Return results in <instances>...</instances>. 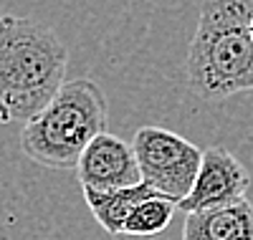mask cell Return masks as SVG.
I'll return each instance as SVG.
<instances>
[{"label":"cell","instance_id":"9","mask_svg":"<svg viewBox=\"0 0 253 240\" xmlns=\"http://www.w3.org/2000/svg\"><path fill=\"white\" fill-rule=\"evenodd\" d=\"M177 212V200L170 198H150L139 202L132 215L124 223V235H137V238H150V235H160L167 230V225L172 223V217Z\"/></svg>","mask_w":253,"mask_h":240},{"label":"cell","instance_id":"3","mask_svg":"<svg viewBox=\"0 0 253 240\" xmlns=\"http://www.w3.org/2000/svg\"><path fill=\"white\" fill-rule=\"evenodd\" d=\"M107 96L91 79H71L23 124L20 149L48 169H76L84 149L107 132Z\"/></svg>","mask_w":253,"mask_h":240},{"label":"cell","instance_id":"4","mask_svg":"<svg viewBox=\"0 0 253 240\" xmlns=\"http://www.w3.org/2000/svg\"><path fill=\"white\" fill-rule=\"evenodd\" d=\"M132 149L142 172V182L155 187L162 198L185 200L195 185L203 149L162 126L137 129Z\"/></svg>","mask_w":253,"mask_h":240},{"label":"cell","instance_id":"10","mask_svg":"<svg viewBox=\"0 0 253 240\" xmlns=\"http://www.w3.org/2000/svg\"><path fill=\"white\" fill-rule=\"evenodd\" d=\"M251 36H253V20H251Z\"/></svg>","mask_w":253,"mask_h":240},{"label":"cell","instance_id":"1","mask_svg":"<svg viewBox=\"0 0 253 240\" xmlns=\"http://www.w3.org/2000/svg\"><path fill=\"white\" fill-rule=\"evenodd\" d=\"M69 51L31 18L0 15V124L31 121L66 81Z\"/></svg>","mask_w":253,"mask_h":240},{"label":"cell","instance_id":"2","mask_svg":"<svg viewBox=\"0 0 253 240\" xmlns=\"http://www.w3.org/2000/svg\"><path fill=\"white\" fill-rule=\"evenodd\" d=\"M253 0H205L187 48V83L205 101L253 91Z\"/></svg>","mask_w":253,"mask_h":240},{"label":"cell","instance_id":"8","mask_svg":"<svg viewBox=\"0 0 253 240\" xmlns=\"http://www.w3.org/2000/svg\"><path fill=\"white\" fill-rule=\"evenodd\" d=\"M157 195L160 192L155 187L139 182L134 187H122V190H84V200H86L91 215L104 230L112 235H124V223L132 215V210L144 200L157 198Z\"/></svg>","mask_w":253,"mask_h":240},{"label":"cell","instance_id":"7","mask_svg":"<svg viewBox=\"0 0 253 240\" xmlns=\"http://www.w3.org/2000/svg\"><path fill=\"white\" fill-rule=\"evenodd\" d=\"M182 240H253V202L190 212L182 225Z\"/></svg>","mask_w":253,"mask_h":240},{"label":"cell","instance_id":"6","mask_svg":"<svg viewBox=\"0 0 253 240\" xmlns=\"http://www.w3.org/2000/svg\"><path fill=\"white\" fill-rule=\"evenodd\" d=\"M76 177L84 190H122L142 182V172L132 144L117 134L101 132L76 164Z\"/></svg>","mask_w":253,"mask_h":240},{"label":"cell","instance_id":"5","mask_svg":"<svg viewBox=\"0 0 253 240\" xmlns=\"http://www.w3.org/2000/svg\"><path fill=\"white\" fill-rule=\"evenodd\" d=\"M248 185H251L248 169L228 149L208 147L203 149V162L198 169L195 185L187 198L177 202V210L190 215L210 207L233 205L238 200H246Z\"/></svg>","mask_w":253,"mask_h":240}]
</instances>
